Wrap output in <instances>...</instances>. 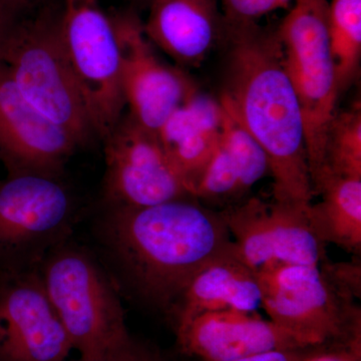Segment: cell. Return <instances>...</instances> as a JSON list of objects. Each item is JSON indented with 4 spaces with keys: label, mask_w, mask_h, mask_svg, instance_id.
<instances>
[{
    "label": "cell",
    "mask_w": 361,
    "mask_h": 361,
    "mask_svg": "<svg viewBox=\"0 0 361 361\" xmlns=\"http://www.w3.org/2000/svg\"><path fill=\"white\" fill-rule=\"evenodd\" d=\"M61 14L47 6L20 18L0 49V61L28 103L80 147L96 135L61 44Z\"/></svg>",
    "instance_id": "cell-4"
},
{
    "label": "cell",
    "mask_w": 361,
    "mask_h": 361,
    "mask_svg": "<svg viewBox=\"0 0 361 361\" xmlns=\"http://www.w3.org/2000/svg\"><path fill=\"white\" fill-rule=\"evenodd\" d=\"M148 8L147 37L183 70L199 68L224 42L219 0H153Z\"/></svg>",
    "instance_id": "cell-15"
},
{
    "label": "cell",
    "mask_w": 361,
    "mask_h": 361,
    "mask_svg": "<svg viewBox=\"0 0 361 361\" xmlns=\"http://www.w3.org/2000/svg\"><path fill=\"white\" fill-rule=\"evenodd\" d=\"M39 265L0 273V361H66L73 350Z\"/></svg>",
    "instance_id": "cell-12"
},
{
    "label": "cell",
    "mask_w": 361,
    "mask_h": 361,
    "mask_svg": "<svg viewBox=\"0 0 361 361\" xmlns=\"http://www.w3.org/2000/svg\"><path fill=\"white\" fill-rule=\"evenodd\" d=\"M78 147L68 133L28 103L0 61V161L7 175L61 177Z\"/></svg>",
    "instance_id": "cell-13"
},
{
    "label": "cell",
    "mask_w": 361,
    "mask_h": 361,
    "mask_svg": "<svg viewBox=\"0 0 361 361\" xmlns=\"http://www.w3.org/2000/svg\"><path fill=\"white\" fill-rule=\"evenodd\" d=\"M99 235L128 286L167 312L194 275L233 244L220 211L191 197L153 206H106Z\"/></svg>",
    "instance_id": "cell-2"
},
{
    "label": "cell",
    "mask_w": 361,
    "mask_h": 361,
    "mask_svg": "<svg viewBox=\"0 0 361 361\" xmlns=\"http://www.w3.org/2000/svg\"><path fill=\"white\" fill-rule=\"evenodd\" d=\"M330 47L339 96L360 75L361 0H331L329 6Z\"/></svg>",
    "instance_id": "cell-20"
},
{
    "label": "cell",
    "mask_w": 361,
    "mask_h": 361,
    "mask_svg": "<svg viewBox=\"0 0 361 361\" xmlns=\"http://www.w3.org/2000/svg\"><path fill=\"white\" fill-rule=\"evenodd\" d=\"M39 270L47 296L80 360H111L135 345L118 294L89 252L66 240L45 256Z\"/></svg>",
    "instance_id": "cell-3"
},
{
    "label": "cell",
    "mask_w": 361,
    "mask_h": 361,
    "mask_svg": "<svg viewBox=\"0 0 361 361\" xmlns=\"http://www.w3.org/2000/svg\"><path fill=\"white\" fill-rule=\"evenodd\" d=\"M261 301L257 272L241 260L232 244L194 275L169 313L176 327L210 311L254 312Z\"/></svg>",
    "instance_id": "cell-17"
},
{
    "label": "cell",
    "mask_w": 361,
    "mask_h": 361,
    "mask_svg": "<svg viewBox=\"0 0 361 361\" xmlns=\"http://www.w3.org/2000/svg\"><path fill=\"white\" fill-rule=\"evenodd\" d=\"M47 0H0V8L21 18L32 13L39 6H44Z\"/></svg>",
    "instance_id": "cell-25"
},
{
    "label": "cell",
    "mask_w": 361,
    "mask_h": 361,
    "mask_svg": "<svg viewBox=\"0 0 361 361\" xmlns=\"http://www.w3.org/2000/svg\"><path fill=\"white\" fill-rule=\"evenodd\" d=\"M329 0H293L277 25L284 68L302 111L313 196L325 171L329 123L339 97L330 47Z\"/></svg>",
    "instance_id": "cell-5"
},
{
    "label": "cell",
    "mask_w": 361,
    "mask_h": 361,
    "mask_svg": "<svg viewBox=\"0 0 361 361\" xmlns=\"http://www.w3.org/2000/svg\"><path fill=\"white\" fill-rule=\"evenodd\" d=\"M302 361H361V353L341 346H312L306 349Z\"/></svg>",
    "instance_id": "cell-23"
},
{
    "label": "cell",
    "mask_w": 361,
    "mask_h": 361,
    "mask_svg": "<svg viewBox=\"0 0 361 361\" xmlns=\"http://www.w3.org/2000/svg\"><path fill=\"white\" fill-rule=\"evenodd\" d=\"M329 174L341 177L361 178L360 99L355 101L346 110H336L329 123L325 146V171L320 180L325 175Z\"/></svg>",
    "instance_id": "cell-21"
},
{
    "label": "cell",
    "mask_w": 361,
    "mask_h": 361,
    "mask_svg": "<svg viewBox=\"0 0 361 361\" xmlns=\"http://www.w3.org/2000/svg\"><path fill=\"white\" fill-rule=\"evenodd\" d=\"M261 306L270 320L308 346L361 353L360 308L320 265L272 263L257 271Z\"/></svg>",
    "instance_id": "cell-6"
},
{
    "label": "cell",
    "mask_w": 361,
    "mask_h": 361,
    "mask_svg": "<svg viewBox=\"0 0 361 361\" xmlns=\"http://www.w3.org/2000/svg\"><path fill=\"white\" fill-rule=\"evenodd\" d=\"M85 361V360H78ZM109 361H168L161 353L155 349L142 345L139 342H135L134 346L127 353Z\"/></svg>",
    "instance_id": "cell-24"
},
{
    "label": "cell",
    "mask_w": 361,
    "mask_h": 361,
    "mask_svg": "<svg viewBox=\"0 0 361 361\" xmlns=\"http://www.w3.org/2000/svg\"><path fill=\"white\" fill-rule=\"evenodd\" d=\"M268 173L269 163L264 151L225 110L219 144L192 180L190 194L201 203L225 208L244 200Z\"/></svg>",
    "instance_id": "cell-16"
},
{
    "label": "cell",
    "mask_w": 361,
    "mask_h": 361,
    "mask_svg": "<svg viewBox=\"0 0 361 361\" xmlns=\"http://www.w3.org/2000/svg\"><path fill=\"white\" fill-rule=\"evenodd\" d=\"M75 218L61 177L7 175L0 180V273L39 266L68 239Z\"/></svg>",
    "instance_id": "cell-7"
},
{
    "label": "cell",
    "mask_w": 361,
    "mask_h": 361,
    "mask_svg": "<svg viewBox=\"0 0 361 361\" xmlns=\"http://www.w3.org/2000/svg\"><path fill=\"white\" fill-rule=\"evenodd\" d=\"M224 121L225 110L220 99L199 90L157 133L166 155L184 180L189 193L192 180L219 144Z\"/></svg>",
    "instance_id": "cell-18"
},
{
    "label": "cell",
    "mask_w": 361,
    "mask_h": 361,
    "mask_svg": "<svg viewBox=\"0 0 361 361\" xmlns=\"http://www.w3.org/2000/svg\"><path fill=\"white\" fill-rule=\"evenodd\" d=\"M103 141L106 206L146 207L193 198L157 133L142 127L129 114Z\"/></svg>",
    "instance_id": "cell-10"
},
{
    "label": "cell",
    "mask_w": 361,
    "mask_h": 361,
    "mask_svg": "<svg viewBox=\"0 0 361 361\" xmlns=\"http://www.w3.org/2000/svg\"><path fill=\"white\" fill-rule=\"evenodd\" d=\"M308 207L245 198L219 211L237 255L257 272L272 263L324 262L325 244L311 227Z\"/></svg>",
    "instance_id": "cell-11"
},
{
    "label": "cell",
    "mask_w": 361,
    "mask_h": 361,
    "mask_svg": "<svg viewBox=\"0 0 361 361\" xmlns=\"http://www.w3.org/2000/svg\"><path fill=\"white\" fill-rule=\"evenodd\" d=\"M61 37L94 135H110L126 103L120 49L110 16L99 0H63Z\"/></svg>",
    "instance_id": "cell-8"
},
{
    "label": "cell",
    "mask_w": 361,
    "mask_h": 361,
    "mask_svg": "<svg viewBox=\"0 0 361 361\" xmlns=\"http://www.w3.org/2000/svg\"><path fill=\"white\" fill-rule=\"evenodd\" d=\"M306 349L307 348L270 351L234 361H302Z\"/></svg>",
    "instance_id": "cell-26"
},
{
    "label": "cell",
    "mask_w": 361,
    "mask_h": 361,
    "mask_svg": "<svg viewBox=\"0 0 361 361\" xmlns=\"http://www.w3.org/2000/svg\"><path fill=\"white\" fill-rule=\"evenodd\" d=\"M174 329L182 353L204 361H234L270 351L310 348L255 311H210Z\"/></svg>",
    "instance_id": "cell-14"
},
{
    "label": "cell",
    "mask_w": 361,
    "mask_h": 361,
    "mask_svg": "<svg viewBox=\"0 0 361 361\" xmlns=\"http://www.w3.org/2000/svg\"><path fill=\"white\" fill-rule=\"evenodd\" d=\"M126 1H129L132 4V7L137 9L141 8V7H149L153 0H126Z\"/></svg>",
    "instance_id": "cell-28"
},
{
    "label": "cell",
    "mask_w": 361,
    "mask_h": 361,
    "mask_svg": "<svg viewBox=\"0 0 361 361\" xmlns=\"http://www.w3.org/2000/svg\"><path fill=\"white\" fill-rule=\"evenodd\" d=\"M293 0H219L225 25H254L268 14L289 9Z\"/></svg>",
    "instance_id": "cell-22"
},
{
    "label": "cell",
    "mask_w": 361,
    "mask_h": 361,
    "mask_svg": "<svg viewBox=\"0 0 361 361\" xmlns=\"http://www.w3.org/2000/svg\"><path fill=\"white\" fill-rule=\"evenodd\" d=\"M310 204L311 227L323 244L332 243L360 257L361 252V178L325 175Z\"/></svg>",
    "instance_id": "cell-19"
},
{
    "label": "cell",
    "mask_w": 361,
    "mask_h": 361,
    "mask_svg": "<svg viewBox=\"0 0 361 361\" xmlns=\"http://www.w3.org/2000/svg\"><path fill=\"white\" fill-rule=\"evenodd\" d=\"M121 61V85L129 115L158 133L171 115L193 96L198 85L187 71L164 63L156 54L134 7L109 14Z\"/></svg>",
    "instance_id": "cell-9"
},
{
    "label": "cell",
    "mask_w": 361,
    "mask_h": 361,
    "mask_svg": "<svg viewBox=\"0 0 361 361\" xmlns=\"http://www.w3.org/2000/svg\"><path fill=\"white\" fill-rule=\"evenodd\" d=\"M225 71L219 97L227 113L264 151L273 200L312 203L302 111L284 68L276 28L225 25Z\"/></svg>",
    "instance_id": "cell-1"
},
{
    "label": "cell",
    "mask_w": 361,
    "mask_h": 361,
    "mask_svg": "<svg viewBox=\"0 0 361 361\" xmlns=\"http://www.w3.org/2000/svg\"><path fill=\"white\" fill-rule=\"evenodd\" d=\"M20 20V18H16L13 14L9 13L8 11L0 8V49L6 42V37H8L9 32L13 30V26Z\"/></svg>",
    "instance_id": "cell-27"
}]
</instances>
